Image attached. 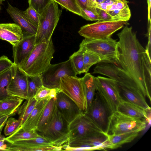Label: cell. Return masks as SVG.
Here are the masks:
<instances>
[{
  "instance_id": "6da1fadb",
  "label": "cell",
  "mask_w": 151,
  "mask_h": 151,
  "mask_svg": "<svg viewBox=\"0 0 151 151\" xmlns=\"http://www.w3.org/2000/svg\"><path fill=\"white\" fill-rule=\"evenodd\" d=\"M117 35L119 40L117 65L129 75L140 92L151 102V60L132 27L126 25Z\"/></svg>"
},
{
  "instance_id": "7a4b0ae2",
  "label": "cell",
  "mask_w": 151,
  "mask_h": 151,
  "mask_svg": "<svg viewBox=\"0 0 151 151\" xmlns=\"http://www.w3.org/2000/svg\"><path fill=\"white\" fill-rule=\"evenodd\" d=\"M55 50L52 39L35 45L23 62L18 66L27 76L41 75L51 65Z\"/></svg>"
},
{
  "instance_id": "3957f363",
  "label": "cell",
  "mask_w": 151,
  "mask_h": 151,
  "mask_svg": "<svg viewBox=\"0 0 151 151\" xmlns=\"http://www.w3.org/2000/svg\"><path fill=\"white\" fill-rule=\"evenodd\" d=\"M62 12L58 4L52 0L40 14L38 29L35 35V45L48 42L52 39L53 32Z\"/></svg>"
},
{
  "instance_id": "277c9868",
  "label": "cell",
  "mask_w": 151,
  "mask_h": 151,
  "mask_svg": "<svg viewBox=\"0 0 151 151\" xmlns=\"http://www.w3.org/2000/svg\"><path fill=\"white\" fill-rule=\"evenodd\" d=\"M147 123L145 120L134 118L116 111L109 117L105 134L111 135L131 132H139L145 129Z\"/></svg>"
},
{
  "instance_id": "5b68a950",
  "label": "cell",
  "mask_w": 151,
  "mask_h": 151,
  "mask_svg": "<svg viewBox=\"0 0 151 151\" xmlns=\"http://www.w3.org/2000/svg\"><path fill=\"white\" fill-rule=\"evenodd\" d=\"M118 42L111 37L103 40L83 39L79 47L99 56L101 62L117 65Z\"/></svg>"
},
{
  "instance_id": "8992f818",
  "label": "cell",
  "mask_w": 151,
  "mask_h": 151,
  "mask_svg": "<svg viewBox=\"0 0 151 151\" xmlns=\"http://www.w3.org/2000/svg\"><path fill=\"white\" fill-rule=\"evenodd\" d=\"M68 125L55 105L51 120L44 130L38 134L53 145L62 146L69 141Z\"/></svg>"
},
{
  "instance_id": "52a82bcc",
  "label": "cell",
  "mask_w": 151,
  "mask_h": 151,
  "mask_svg": "<svg viewBox=\"0 0 151 151\" xmlns=\"http://www.w3.org/2000/svg\"><path fill=\"white\" fill-rule=\"evenodd\" d=\"M126 22L99 20L81 27L78 32L85 39L103 40L111 37L114 32L128 25Z\"/></svg>"
},
{
  "instance_id": "ba28073f",
  "label": "cell",
  "mask_w": 151,
  "mask_h": 151,
  "mask_svg": "<svg viewBox=\"0 0 151 151\" xmlns=\"http://www.w3.org/2000/svg\"><path fill=\"white\" fill-rule=\"evenodd\" d=\"M96 91L110 115L117 111L121 99L115 81L98 76L96 77Z\"/></svg>"
},
{
  "instance_id": "9c48e42d",
  "label": "cell",
  "mask_w": 151,
  "mask_h": 151,
  "mask_svg": "<svg viewBox=\"0 0 151 151\" xmlns=\"http://www.w3.org/2000/svg\"><path fill=\"white\" fill-rule=\"evenodd\" d=\"M60 88L61 92L77 105L83 112L87 110V103L81 78L66 75L60 78Z\"/></svg>"
},
{
  "instance_id": "30bf717a",
  "label": "cell",
  "mask_w": 151,
  "mask_h": 151,
  "mask_svg": "<svg viewBox=\"0 0 151 151\" xmlns=\"http://www.w3.org/2000/svg\"><path fill=\"white\" fill-rule=\"evenodd\" d=\"M68 129V142L99 133H104L83 112L80 113L69 124Z\"/></svg>"
},
{
  "instance_id": "8fae6325",
  "label": "cell",
  "mask_w": 151,
  "mask_h": 151,
  "mask_svg": "<svg viewBox=\"0 0 151 151\" xmlns=\"http://www.w3.org/2000/svg\"><path fill=\"white\" fill-rule=\"evenodd\" d=\"M76 76L69 59L61 63L51 64L41 75L43 85L50 88H60V78L65 75Z\"/></svg>"
},
{
  "instance_id": "7c38bea8",
  "label": "cell",
  "mask_w": 151,
  "mask_h": 151,
  "mask_svg": "<svg viewBox=\"0 0 151 151\" xmlns=\"http://www.w3.org/2000/svg\"><path fill=\"white\" fill-rule=\"evenodd\" d=\"M92 73H99L106 76L117 83L140 92L137 84L129 75L121 67L115 64L99 63L94 69Z\"/></svg>"
},
{
  "instance_id": "4fadbf2b",
  "label": "cell",
  "mask_w": 151,
  "mask_h": 151,
  "mask_svg": "<svg viewBox=\"0 0 151 151\" xmlns=\"http://www.w3.org/2000/svg\"><path fill=\"white\" fill-rule=\"evenodd\" d=\"M11 70V79L7 89L8 93L10 96L28 99L27 76L14 64Z\"/></svg>"
},
{
  "instance_id": "5bb4252c",
  "label": "cell",
  "mask_w": 151,
  "mask_h": 151,
  "mask_svg": "<svg viewBox=\"0 0 151 151\" xmlns=\"http://www.w3.org/2000/svg\"><path fill=\"white\" fill-rule=\"evenodd\" d=\"M84 113L105 133L110 114L97 93L90 108Z\"/></svg>"
},
{
  "instance_id": "9a60e30c",
  "label": "cell",
  "mask_w": 151,
  "mask_h": 151,
  "mask_svg": "<svg viewBox=\"0 0 151 151\" xmlns=\"http://www.w3.org/2000/svg\"><path fill=\"white\" fill-rule=\"evenodd\" d=\"M55 105L69 124L83 112L74 101L61 91L57 95Z\"/></svg>"
},
{
  "instance_id": "2e32d148",
  "label": "cell",
  "mask_w": 151,
  "mask_h": 151,
  "mask_svg": "<svg viewBox=\"0 0 151 151\" xmlns=\"http://www.w3.org/2000/svg\"><path fill=\"white\" fill-rule=\"evenodd\" d=\"M6 11L15 23L21 27L23 35H36L38 27L27 17L23 11L13 6L9 2Z\"/></svg>"
},
{
  "instance_id": "e0dca14e",
  "label": "cell",
  "mask_w": 151,
  "mask_h": 151,
  "mask_svg": "<svg viewBox=\"0 0 151 151\" xmlns=\"http://www.w3.org/2000/svg\"><path fill=\"white\" fill-rule=\"evenodd\" d=\"M35 35H25L12 47L14 64L18 66L24 60L35 45Z\"/></svg>"
},
{
  "instance_id": "ac0fdd59",
  "label": "cell",
  "mask_w": 151,
  "mask_h": 151,
  "mask_svg": "<svg viewBox=\"0 0 151 151\" xmlns=\"http://www.w3.org/2000/svg\"><path fill=\"white\" fill-rule=\"evenodd\" d=\"M121 99L132 103L146 110L151 109L145 97L138 90L129 88L117 82Z\"/></svg>"
},
{
  "instance_id": "d6986e66",
  "label": "cell",
  "mask_w": 151,
  "mask_h": 151,
  "mask_svg": "<svg viewBox=\"0 0 151 151\" xmlns=\"http://www.w3.org/2000/svg\"><path fill=\"white\" fill-rule=\"evenodd\" d=\"M117 111L128 116L145 120L150 124L151 109L146 110L132 103L121 99Z\"/></svg>"
},
{
  "instance_id": "ffe728a7",
  "label": "cell",
  "mask_w": 151,
  "mask_h": 151,
  "mask_svg": "<svg viewBox=\"0 0 151 151\" xmlns=\"http://www.w3.org/2000/svg\"><path fill=\"white\" fill-rule=\"evenodd\" d=\"M23 35L21 27L14 23H0V39L15 46L21 40Z\"/></svg>"
},
{
  "instance_id": "44dd1931",
  "label": "cell",
  "mask_w": 151,
  "mask_h": 151,
  "mask_svg": "<svg viewBox=\"0 0 151 151\" xmlns=\"http://www.w3.org/2000/svg\"><path fill=\"white\" fill-rule=\"evenodd\" d=\"M69 142L85 143L96 148L97 150L111 149V145L107 136L104 133H99L79 138L68 142Z\"/></svg>"
},
{
  "instance_id": "7402d4cb",
  "label": "cell",
  "mask_w": 151,
  "mask_h": 151,
  "mask_svg": "<svg viewBox=\"0 0 151 151\" xmlns=\"http://www.w3.org/2000/svg\"><path fill=\"white\" fill-rule=\"evenodd\" d=\"M50 100L45 99L37 101L33 109L21 127L25 130H36L43 110Z\"/></svg>"
},
{
  "instance_id": "603a6c76",
  "label": "cell",
  "mask_w": 151,
  "mask_h": 151,
  "mask_svg": "<svg viewBox=\"0 0 151 151\" xmlns=\"http://www.w3.org/2000/svg\"><path fill=\"white\" fill-rule=\"evenodd\" d=\"M62 146L53 145H29L9 143L7 145L5 151H60L62 150Z\"/></svg>"
},
{
  "instance_id": "cb8c5ba5",
  "label": "cell",
  "mask_w": 151,
  "mask_h": 151,
  "mask_svg": "<svg viewBox=\"0 0 151 151\" xmlns=\"http://www.w3.org/2000/svg\"><path fill=\"white\" fill-rule=\"evenodd\" d=\"M81 78L86 101V111L90 108L94 98L96 91V77L90 73H87Z\"/></svg>"
},
{
  "instance_id": "d4e9b609",
  "label": "cell",
  "mask_w": 151,
  "mask_h": 151,
  "mask_svg": "<svg viewBox=\"0 0 151 151\" xmlns=\"http://www.w3.org/2000/svg\"><path fill=\"white\" fill-rule=\"evenodd\" d=\"M24 99L13 96H10L0 100V115H11L16 112L17 108Z\"/></svg>"
},
{
  "instance_id": "484cf974",
  "label": "cell",
  "mask_w": 151,
  "mask_h": 151,
  "mask_svg": "<svg viewBox=\"0 0 151 151\" xmlns=\"http://www.w3.org/2000/svg\"><path fill=\"white\" fill-rule=\"evenodd\" d=\"M139 133L131 132L107 136L111 145V149H114L120 147L124 144L131 142L139 135Z\"/></svg>"
},
{
  "instance_id": "4316f807",
  "label": "cell",
  "mask_w": 151,
  "mask_h": 151,
  "mask_svg": "<svg viewBox=\"0 0 151 151\" xmlns=\"http://www.w3.org/2000/svg\"><path fill=\"white\" fill-rule=\"evenodd\" d=\"M56 97L50 99L43 110L36 129L39 133L44 130L52 118L55 105Z\"/></svg>"
},
{
  "instance_id": "83f0119b",
  "label": "cell",
  "mask_w": 151,
  "mask_h": 151,
  "mask_svg": "<svg viewBox=\"0 0 151 151\" xmlns=\"http://www.w3.org/2000/svg\"><path fill=\"white\" fill-rule=\"evenodd\" d=\"M40 135L35 130H25L21 127L12 135L5 138V140L9 143H13L18 141L35 138Z\"/></svg>"
},
{
  "instance_id": "f1b7e54d",
  "label": "cell",
  "mask_w": 151,
  "mask_h": 151,
  "mask_svg": "<svg viewBox=\"0 0 151 151\" xmlns=\"http://www.w3.org/2000/svg\"><path fill=\"white\" fill-rule=\"evenodd\" d=\"M37 102L34 97L29 99L26 100L22 105L17 108L16 112L19 116L18 119L21 121L22 126L30 114Z\"/></svg>"
},
{
  "instance_id": "f546056e",
  "label": "cell",
  "mask_w": 151,
  "mask_h": 151,
  "mask_svg": "<svg viewBox=\"0 0 151 151\" xmlns=\"http://www.w3.org/2000/svg\"><path fill=\"white\" fill-rule=\"evenodd\" d=\"M84 49L79 47V50L69 57L72 66L76 75L84 73L83 62Z\"/></svg>"
},
{
  "instance_id": "4dcf8cb0",
  "label": "cell",
  "mask_w": 151,
  "mask_h": 151,
  "mask_svg": "<svg viewBox=\"0 0 151 151\" xmlns=\"http://www.w3.org/2000/svg\"><path fill=\"white\" fill-rule=\"evenodd\" d=\"M12 75L11 67L0 74V100L10 96L7 91Z\"/></svg>"
},
{
  "instance_id": "1f68e13d",
  "label": "cell",
  "mask_w": 151,
  "mask_h": 151,
  "mask_svg": "<svg viewBox=\"0 0 151 151\" xmlns=\"http://www.w3.org/2000/svg\"><path fill=\"white\" fill-rule=\"evenodd\" d=\"M60 91V88H50L43 85L38 89L34 97L37 101L50 100L55 98L58 93Z\"/></svg>"
},
{
  "instance_id": "d6a6232c",
  "label": "cell",
  "mask_w": 151,
  "mask_h": 151,
  "mask_svg": "<svg viewBox=\"0 0 151 151\" xmlns=\"http://www.w3.org/2000/svg\"><path fill=\"white\" fill-rule=\"evenodd\" d=\"M28 99L33 98L38 89L43 85L40 75L27 76Z\"/></svg>"
},
{
  "instance_id": "836d02e7",
  "label": "cell",
  "mask_w": 151,
  "mask_h": 151,
  "mask_svg": "<svg viewBox=\"0 0 151 151\" xmlns=\"http://www.w3.org/2000/svg\"><path fill=\"white\" fill-rule=\"evenodd\" d=\"M101 59L99 56L84 50L83 53L84 73H87L92 65L101 62Z\"/></svg>"
},
{
  "instance_id": "e575fe53",
  "label": "cell",
  "mask_w": 151,
  "mask_h": 151,
  "mask_svg": "<svg viewBox=\"0 0 151 151\" xmlns=\"http://www.w3.org/2000/svg\"><path fill=\"white\" fill-rule=\"evenodd\" d=\"M59 4L62 8L81 17V9L76 0H52Z\"/></svg>"
},
{
  "instance_id": "d590c367",
  "label": "cell",
  "mask_w": 151,
  "mask_h": 151,
  "mask_svg": "<svg viewBox=\"0 0 151 151\" xmlns=\"http://www.w3.org/2000/svg\"><path fill=\"white\" fill-rule=\"evenodd\" d=\"M4 133L6 136H9L15 132L22 126L21 122L19 119L9 117L6 122Z\"/></svg>"
},
{
  "instance_id": "8d00e7d4",
  "label": "cell",
  "mask_w": 151,
  "mask_h": 151,
  "mask_svg": "<svg viewBox=\"0 0 151 151\" xmlns=\"http://www.w3.org/2000/svg\"><path fill=\"white\" fill-rule=\"evenodd\" d=\"M81 17L88 21H97L100 20V18L97 12L96 7H88L81 9Z\"/></svg>"
},
{
  "instance_id": "74e56055",
  "label": "cell",
  "mask_w": 151,
  "mask_h": 151,
  "mask_svg": "<svg viewBox=\"0 0 151 151\" xmlns=\"http://www.w3.org/2000/svg\"><path fill=\"white\" fill-rule=\"evenodd\" d=\"M13 143L35 145H53L50 141L47 138L40 135L39 136L35 138L18 141Z\"/></svg>"
},
{
  "instance_id": "f35d334b",
  "label": "cell",
  "mask_w": 151,
  "mask_h": 151,
  "mask_svg": "<svg viewBox=\"0 0 151 151\" xmlns=\"http://www.w3.org/2000/svg\"><path fill=\"white\" fill-rule=\"evenodd\" d=\"M52 0H28L29 6L32 7L40 14Z\"/></svg>"
},
{
  "instance_id": "ab89813d",
  "label": "cell",
  "mask_w": 151,
  "mask_h": 151,
  "mask_svg": "<svg viewBox=\"0 0 151 151\" xmlns=\"http://www.w3.org/2000/svg\"><path fill=\"white\" fill-rule=\"evenodd\" d=\"M23 12L27 17L38 27L40 21V14L32 7L29 6Z\"/></svg>"
},
{
  "instance_id": "60d3db41",
  "label": "cell",
  "mask_w": 151,
  "mask_h": 151,
  "mask_svg": "<svg viewBox=\"0 0 151 151\" xmlns=\"http://www.w3.org/2000/svg\"><path fill=\"white\" fill-rule=\"evenodd\" d=\"M14 64L8 57L5 55L0 57V74L11 68Z\"/></svg>"
},
{
  "instance_id": "b9f144b4",
  "label": "cell",
  "mask_w": 151,
  "mask_h": 151,
  "mask_svg": "<svg viewBox=\"0 0 151 151\" xmlns=\"http://www.w3.org/2000/svg\"><path fill=\"white\" fill-rule=\"evenodd\" d=\"M77 3L80 9L88 7H96L97 3L92 0H76Z\"/></svg>"
},
{
  "instance_id": "7bdbcfd3",
  "label": "cell",
  "mask_w": 151,
  "mask_h": 151,
  "mask_svg": "<svg viewBox=\"0 0 151 151\" xmlns=\"http://www.w3.org/2000/svg\"><path fill=\"white\" fill-rule=\"evenodd\" d=\"M145 35L148 38V43L145 49L147 55L151 59V22H148L147 32Z\"/></svg>"
},
{
  "instance_id": "ee69618b",
  "label": "cell",
  "mask_w": 151,
  "mask_h": 151,
  "mask_svg": "<svg viewBox=\"0 0 151 151\" xmlns=\"http://www.w3.org/2000/svg\"><path fill=\"white\" fill-rule=\"evenodd\" d=\"M96 9L100 18V20L109 21V15L106 12L98 8H96Z\"/></svg>"
},
{
  "instance_id": "f6af8a7d",
  "label": "cell",
  "mask_w": 151,
  "mask_h": 151,
  "mask_svg": "<svg viewBox=\"0 0 151 151\" xmlns=\"http://www.w3.org/2000/svg\"><path fill=\"white\" fill-rule=\"evenodd\" d=\"M10 115H6L0 117V135L3 127L5 125L8 118Z\"/></svg>"
},
{
  "instance_id": "bcb514c9",
  "label": "cell",
  "mask_w": 151,
  "mask_h": 151,
  "mask_svg": "<svg viewBox=\"0 0 151 151\" xmlns=\"http://www.w3.org/2000/svg\"><path fill=\"white\" fill-rule=\"evenodd\" d=\"M147 6H148V22H151L150 16V10L151 5V0H147Z\"/></svg>"
},
{
  "instance_id": "7dc6e473",
  "label": "cell",
  "mask_w": 151,
  "mask_h": 151,
  "mask_svg": "<svg viewBox=\"0 0 151 151\" xmlns=\"http://www.w3.org/2000/svg\"><path fill=\"white\" fill-rule=\"evenodd\" d=\"M105 0H96L97 4H100L103 2Z\"/></svg>"
},
{
  "instance_id": "c3c4849f",
  "label": "cell",
  "mask_w": 151,
  "mask_h": 151,
  "mask_svg": "<svg viewBox=\"0 0 151 151\" xmlns=\"http://www.w3.org/2000/svg\"><path fill=\"white\" fill-rule=\"evenodd\" d=\"M4 0H0V12L1 10V5L3 4V2Z\"/></svg>"
},
{
  "instance_id": "681fc988",
  "label": "cell",
  "mask_w": 151,
  "mask_h": 151,
  "mask_svg": "<svg viewBox=\"0 0 151 151\" xmlns=\"http://www.w3.org/2000/svg\"><path fill=\"white\" fill-rule=\"evenodd\" d=\"M5 115H0V117H2V116H5Z\"/></svg>"
},
{
  "instance_id": "f907efd6",
  "label": "cell",
  "mask_w": 151,
  "mask_h": 151,
  "mask_svg": "<svg viewBox=\"0 0 151 151\" xmlns=\"http://www.w3.org/2000/svg\"><path fill=\"white\" fill-rule=\"evenodd\" d=\"M92 1H94V2H95L96 3V0H92Z\"/></svg>"
}]
</instances>
